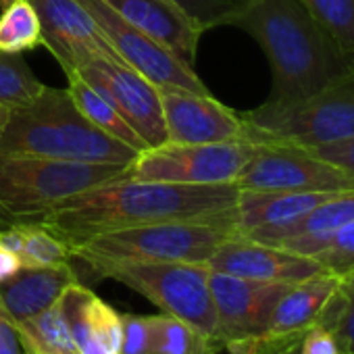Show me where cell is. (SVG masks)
I'll return each instance as SVG.
<instances>
[{"instance_id":"obj_26","label":"cell","mask_w":354,"mask_h":354,"mask_svg":"<svg viewBox=\"0 0 354 354\" xmlns=\"http://www.w3.org/2000/svg\"><path fill=\"white\" fill-rule=\"evenodd\" d=\"M344 57L354 61V0H300Z\"/></svg>"},{"instance_id":"obj_16","label":"cell","mask_w":354,"mask_h":354,"mask_svg":"<svg viewBox=\"0 0 354 354\" xmlns=\"http://www.w3.org/2000/svg\"><path fill=\"white\" fill-rule=\"evenodd\" d=\"M211 271L267 281V283H298L325 271L315 259L302 257L279 246L254 242L244 236L225 240L207 263Z\"/></svg>"},{"instance_id":"obj_19","label":"cell","mask_w":354,"mask_h":354,"mask_svg":"<svg viewBox=\"0 0 354 354\" xmlns=\"http://www.w3.org/2000/svg\"><path fill=\"white\" fill-rule=\"evenodd\" d=\"M75 281L80 279L71 263L21 267L13 277L0 281V306L19 325L53 306Z\"/></svg>"},{"instance_id":"obj_18","label":"cell","mask_w":354,"mask_h":354,"mask_svg":"<svg viewBox=\"0 0 354 354\" xmlns=\"http://www.w3.org/2000/svg\"><path fill=\"white\" fill-rule=\"evenodd\" d=\"M63 306L80 354H121L123 315L82 281L63 294Z\"/></svg>"},{"instance_id":"obj_8","label":"cell","mask_w":354,"mask_h":354,"mask_svg":"<svg viewBox=\"0 0 354 354\" xmlns=\"http://www.w3.org/2000/svg\"><path fill=\"white\" fill-rule=\"evenodd\" d=\"M254 150L257 142L248 138L209 144L165 142L138 152L125 169V180L190 186H236Z\"/></svg>"},{"instance_id":"obj_39","label":"cell","mask_w":354,"mask_h":354,"mask_svg":"<svg viewBox=\"0 0 354 354\" xmlns=\"http://www.w3.org/2000/svg\"><path fill=\"white\" fill-rule=\"evenodd\" d=\"M7 225H11L5 217H0V230H3V227H7Z\"/></svg>"},{"instance_id":"obj_1","label":"cell","mask_w":354,"mask_h":354,"mask_svg":"<svg viewBox=\"0 0 354 354\" xmlns=\"http://www.w3.org/2000/svg\"><path fill=\"white\" fill-rule=\"evenodd\" d=\"M240 190L227 186H190L171 182L117 180L84 190L46 213L40 223L67 244L125 227L209 219L236 207Z\"/></svg>"},{"instance_id":"obj_32","label":"cell","mask_w":354,"mask_h":354,"mask_svg":"<svg viewBox=\"0 0 354 354\" xmlns=\"http://www.w3.org/2000/svg\"><path fill=\"white\" fill-rule=\"evenodd\" d=\"M298 354H342V350L331 327L325 323H319L310 331L304 333L298 346Z\"/></svg>"},{"instance_id":"obj_6","label":"cell","mask_w":354,"mask_h":354,"mask_svg":"<svg viewBox=\"0 0 354 354\" xmlns=\"http://www.w3.org/2000/svg\"><path fill=\"white\" fill-rule=\"evenodd\" d=\"M240 115L246 138L257 144L281 142L310 148L354 138V65L304 98L290 102L267 100Z\"/></svg>"},{"instance_id":"obj_36","label":"cell","mask_w":354,"mask_h":354,"mask_svg":"<svg viewBox=\"0 0 354 354\" xmlns=\"http://www.w3.org/2000/svg\"><path fill=\"white\" fill-rule=\"evenodd\" d=\"M11 106H7V104H3L0 102V133L5 131V127H7V123H9V119H11Z\"/></svg>"},{"instance_id":"obj_34","label":"cell","mask_w":354,"mask_h":354,"mask_svg":"<svg viewBox=\"0 0 354 354\" xmlns=\"http://www.w3.org/2000/svg\"><path fill=\"white\" fill-rule=\"evenodd\" d=\"M0 354H26L17 323L0 306Z\"/></svg>"},{"instance_id":"obj_29","label":"cell","mask_w":354,"mask_h":354,"mask_svg":"<svg viewBox=\"0 0 354 354\" xmlns=\"http://www.w3.org/2000/svg\"><path fill=\"white\" fill-rule=\"evenodd\" d=\"M207 32L219 26H234L248 0H173Z\"/></svg>"},{"instance_id":"obj_10","label":"cell","mask_w":354,"mask_h":354,"mask_svg":"<svg viewBox=\"0 0 354 354\" xmlns=\"http://www.w3.org/2000/svg\"><path fill=\"white\" fill-rule=\"evenodd\" d=\"M288 283H267L211 271V296L221 350L246 354L267 331L271 313Z\"/></svg>"},{"instance_id":"obj_15","label":"cell","mask_w":354,"mask_h":354,"mask_svg":"<svg viewBox=\"0 0 354 354\" xmlns=\"http://www.w3.org/2000/svg\"><path fill=\"white\" fill-rule=\"evenodd\" d=\"M337 288L339 275L329 271H321L304 281L292 283L277 300L267 331L246 354H275L300 346L304 333L325 321Z\"/></svg>"},{"instance_id":"obj_3","label":"cell","mask_w":354,"mask_h":354,"mask_svg":"<svg viewBox=\"0 0 354 354\" xmlns=\"http://www.w3.org/2000/svg\"><path fill=\"white\" fill-rule=\"evenodd\" d=\"M0 152L94 165H129L138 154L92 125L67 88L50 86H44L32 102L11 111L0 133Z\"/></svg>"},{"instance_id":"obj_24","label":"cell","mask_w":354,"mask_h":354,"mask_svg":"<svg viewBox=\"0 0 354 354\" xmlns=\"http://www.w3.org/2000/svg\"><path fill=\"white\" fill-rule=\"evenodd\" d=\"M36 46H42V32L30 0H13L0 9V50L24 55Z\"/></svg>"},{"instance_id":"obj_9","label":"cell","mask_w":354,"mask_h":354,"mask_svg":"<svg viewBox=\"0 0 354 354\" xmlns=\"http://www.w3.org/2000/svg\"><path fill=\"white\" fill-rule=\"evenodd\" d=\"M238 190L344 192L354 190V173L319 158L304 146L259 142L236 182Z\"/></svg>"},{"instance_id":"obj_27","label":"cell","mask_w":354,"mask_h":354,"mask_svg":"<svg viewBox=\"0 0 354 354\" xmlns=\"http://www.w3.org/2000/svg\"><path fill=\"white\" fill-rule=\"evenodd\" d=\"M44 84L34 75L24 55L0 50V102L17 109L32 102Z\"/></svg>"},{"instance_id":"obj_25","label":"cell","mask_w":354,"mask_h":354,"mask_svg":"<svg viewBox=\"0 0 354 354\" xmlns=\"http://www.w3.org/2000/svg\"><path fill=\"white\" fill-rule=\"evenodd\" d=\"M152 317V342L150 354H219L221 350L198 335L188 323L171 315Z\"/></svg>"},{"instance_id":"obj_23","label":"cell","mask_w":354,"mask_h":354,"mask_svg":"<svg viewBox=\"0 0 354 354\" xmlns=\"http://www.w3.org/2000/svg\"><path fill=\"white\" fill-rule=\"evenodd\" d=\"M17 327L26 354H80L67 321L63 296L53 306L19 323Z\"/></svg>"},{"instance_id":"obj_31","label":"cell","mask_w":354,"mask_h":354,"mask_svg":"<svg viewBox=\"0 0 354 354\" xmlns=\"http://www.w3.org/2000/svg\"><path fill=\"white\" fill-rule=\"evenodd\" d=\"M152 317L150 315H123L121 354H150Z\"/></svg>"},{"instance_id":"obj_22","label":"cell","mask_w":354,"mask_h":354,"mask_svg":"<svg viewBox=\"0 0 354 354\" xmlns=\"http://www.w3.org/2000/svg\"><path fill=\"white\" fill-rule=\"evenodd\" d=\"M67 90L75 102V106L84 113V117L96 125L98 129H102L104 133H109L111 138L127 144L129 148H133L136 152L146 150L148 146L144 144V140L129 127V123L121 117V113L100 94L96 92L92 86H88L77 73L67 77Z\"/></svg>"},{"instance_id":"obj_38","label":"cell","mask_w":354,"mask_h":354,"mask_svg":"<svg viewBox=\"0 0 354 354\" xmlns=\"http://www.w3.org/2000/svg\"><path fill=\"white\" fill-rule=\"evenodd\" d=\"M13 3V0H0V9H5V7H9Z\"/></svg>"},{"instance_id":"obj_28","label":"cell","mask_w":354,"mask_h":354,"mask_svg":"<svg viewBox=\"0 0 354 354\" xmlns=\"http://www.w3.org/2000/svg\"><path fill=\"white\" fill-rule=\"evenodd\" d=\"M323 323L335 333L342 354H354V269L339 277V288Z\"/></svg>"},{"instance_id":"obj_13","label":"cell","mask_w":354,"mask_h":354,"mask_svg":"<svg viewBox=\"0 0 354 354\" xmlns=\"http://www.w3.org/2000/svg\"><path fill=\"white\" fill-rule=\"evenodd\" d=\"M42 32V46L57 59L65 75L77 73L96 57L119 59L80 0H30Z\"/></svg>"},{"instance_id":"obj_20","label":"cell","mask_w":354,"mask_h":354,"mask_svg":"<svg viewBox=\"0 0 354 354\" xmlns=\"http://www.w3.org/2000/svg\"><path fill=\"white\" fill-rule=\"evenodd\" d=\"M337 192H292V190H240L234 207L238 236L261 227L283 225L304 217Z\"/></svg>"},{"instance_id":"obj_5","label":"cell","mask_w":354,"mask_h":354,"mask_svg":"<svg viewBox=\"0 0 354 354\" xmlns=\"http://www.w3.org/2000/svg\"><path fill=\"white\" fill-rule=\"evenodd\" d=\"M127 165L55 160L0 152V217L9 223L40 221L63 201L117 180Z\"/></svg>"},{"instance_id":"obj_14","label":"cell","mask_w":354,"mask_h":354,"mask_svg":"<svg viewBox=\"0 0 354 354\" xmlns=\"http://www.w3.org/2000/svg\"><path fill=\"white\" fill-rule=\"evenodd\" d=\"M162 106L167 142L209 144L246 138L240 113L225 106L213 94H198L177 86H156Z\"/></svg>"},{"instance_id":"obj_11","label":"cell","mask_w":354,"mask_h":354,"mask_svg":"<svg viewBox=\"0 0 354 354\" xmlns=\"http://www.w3.org/2000/svg\"><path fill=\"white\" fill-rule=\"evenodd\" d=\"M77 75L100 92L144 140L148 148L167 142L158 88L121 59L96 57Z\"/></svg>"},{"instance_id":"obj_7","label":"cell","mask_w":354,"mask_h":354,"mask_svg":"<svg viewBox=\"0 0 354 354\" xmlns=\"http://www.w3.org/2000/svg\"><path fill=\"white\" fill-rule=\"evenodd\" d=\"M100 277L115 279L142 294L160 313L188 323L198 335L221 350L211 296V267L207 263L121 265L106 269Z\"/></svg>"},{"instance_id":"obj_21","label":"cell","mask_w":354,"mask_h":354,"mask_svg":"<svg viewBox=\"0 0 354 354\" xmlns=\"http://www.w3.org/2000/svg\"><path fill=\"white\" fill-rule=\"evenodd\" d=\"M0 244L11 248L24 267L71 263L69 244L40 221H19L0 230Z\"/></svg>"},{"instance_id":"obj_4","label":"cell","mask_w":354,"mask_h":354,"mask_svg":"<svg viewBox=\"0 0 354 354\" xmlns=\"http://www.w3.org/2000/svg\"><path fill=\"white\" fill-rule=\"evenodd\" d=\"M238 236L234 209L188 221H162L96 234L69 244L71 259L88 265L98 277L113 267L140 263H209L215 250Z\"/></svg>"},{"instance_id":"obj_12","label":"cell","mask_w":354,"mask_h":354,"mask_svg":"<svg viewBox=\"0 0 354 354\" xmlns=\"http://www.w3.org/2000/svg\"><path fill=\"white\" fill-rule=\"evenodd\" d=\"M80 3L88 9L119 59L150 80L154 86H177L190 92L209 94V88L194 69H188L160 44L133 28L106 0H80Z\"/></svg>"},{"instance_id":"obj_33","label":"cell","mask_w":354,"mask_h":354,"mask_svg":"<svg viewBox=\"0 0 354 354\" xmlns=\"http://www.w3.org/2000/svg\"><path fill=\"white\" fill-rule=\"evenodd\" d=\"M313 154H317L323 160H329L350 173H354V138L333 142V144H321V146H310L308 148Z\"/></svg>"},{"instance_id":"obj_30","label":"cell","mask_w":354,"mask_h":354,"mask_svg":"<svg viewBox=\"0 0 354 354\" xmlns=\"http://www.w3.org/2000/svg\"><path fill=\"white\" fill-rule=\"evenodd\" d=\"M325 271L344 275L354 269V223L335 232L331 240L313 257Z\"/></svg>"},{"instance_id":"obj_35","label":"cell","mask_w":354,"mask_h":354,"mask_svg":"<svg viewBox=\"0 0 354 354\" xmlns=\"http://www.w3.org/2000/svg\"><path fill=\"white\" fill-rule=\"evenodd\" d=\"M21 267L24 265L19 257L5 244H0V281H7L9 277H13Z\"/></svg>"},{"instance_id":"obj_2","label":"cell","mask_w":354,"mask_h":354,"mask_svg":"<svg viewBox=\"0 0 354 354\" xmlns=\"http://www.w3.org/2000/svg\"><path fill=\"white\" fill-rule=\"evenodd\" d=\"M234 26L248 32L269 61L273 75L271 102L304 98L354 65L300 0H248Z\"/></svg>"},{"instance_id":"obj_17","label":"cell","mask_w":354,"mask_h":354,"mask_svg":"<svg viewBox=\"0 0 354 354\" xmlns=\"http://www.w3.org/2000/svg\"><path fill=\"white\" fill-rule=\"evenodd\" d=\"M133 28L160 44L188 69H194L196 50L207 30L173 0H106Z\"/></svg>"},{"instance_id":"obj_37","label":"cell","mask_w":354,"mask_h":354,"mask_svg":"<svg viewBox=\"0 0 354 354\" xmlns=\"http://www.w3.org/2000/svg\"><path fill=\"white\" fill-rule=\"evenodd\" d=\"M275 354H298V346L288 348V350H281V352H275Z\"/></svg>"}]
</instances>
